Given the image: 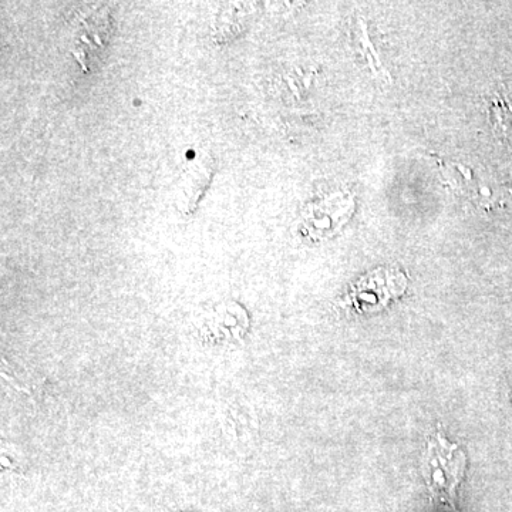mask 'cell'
<instances>
[{
	"mask_svg": "<svg viewBox=\"0 0 512 512\" xmlns=\"http://www.w3.org/2000/svg\"><path fill=\"white\" fill-rule=\"evenodd\" d=\"M107 18L109 16L100 9H90L77 16L73 39L87 49L103 47L109 40L110 20Z\"/></svg>",
	"mask_w": 512,
	"mask_h": 512,
	"instance_id": "1",
	"label": "cell"
},
{
	"mask_svg": "<svg viewBox=\"0 0 512 512\" xmlns=\"http://www.w3.org/2000/svg\"><path fill=\"white\" fill-rule=\"evenodd\" d=\"M212 177V161L210 158H195L187 167L181 180L180 187L183 190L187 208L185 210H195L198 204V198H201L202 192L210 184Z\"/></svg>",
	"mask_w": 512,
	"mask_h": 512,
	"instance_id": "2",
	"label": "cell"
}]
</instances>
